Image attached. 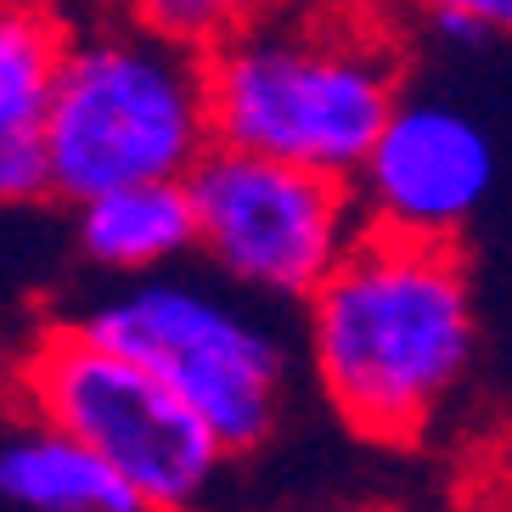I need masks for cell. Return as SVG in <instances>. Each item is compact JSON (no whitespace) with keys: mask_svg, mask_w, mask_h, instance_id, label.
Wrapping results in <instances>:
<instances>
[{"mask_svg":"<svg viewBox=\"0 0 512 512\" xmlns=\"http://www.w3.org/2000/svg\"><path fill=\"white\" fill-rule=\"evenodd\" d=\"M12 400L23 417H40L85 439L147 507H192L209 496L220 439L158 372L102 344L74 316L46 327L12 366Z\"/></svg>","mask_w":512,"mask_h":512,"instance_id":"5","label":"cell"},{"mask_svg":"<svg viewBox=\"0 0 512 512\" xmlns=\"http://www.w3.org/2000/svg\"><path fill=\"white\" fill-rule=\"evenodd\" d=\"M197 259L271 304H304L366 231L355 181L214 141L186 175Z\"/></svg>","mask_w":512,"mask_h":512,"instance_id":"6","label":"cell"},{"mask_svg":"<svg viewBox=\"0 0 512 512\" xmlns=\"http://www.w3.org/2000/svg\"><path fill=\"white\" fill-rule=\"evenodd\" d=\"M68 34L57 0H0V209L51 197L46 119Z\"/></svg>","mask_w":512,"mask_h":512,"instance_id":"8","label":"cell"},{"mask_svg":"<svg viewBox=\"0 0 512 512\" xmlns=\"http://www.w3.org/2000/svg\"><path fill=\"white\" fill-rule=\"evenodd\" d=\"M74 321L164 377L226 456H248L276 434L287 406V332L271 299L175 265L113 282Z\"/></svg>","mask_w":512,"mask_h":512,"instance_id":"4","label":"cell"},{"mask_svg":"<svg viewBox=\"0 0 512 512\" xmlns=\"http://www.w3.org/2000/svg\"><path fill=\"white\" fill-rule=\"evenodd\" d=\"M203 62L214 141L344 181L406 91V46L366 6H287Z\"/></svg>","mask_w":512,"mask_h":512,"instance_id":"2","label":"cell"},{"mask_svg":"<svg viewBox=\"0 0 512 512\" xmlns=\"http://www.w3.org/2000/svg\"><path fill=\"white\" fill-rule=\"evenodd\" d=\"M68 248L107 282L175 271L197 259V209L186 181H130L68 203Z\"/></svg>","mask_w":512,"mask_h":512,"instance_id":"9","label":"cell"},{"mask_svg":"<svg viewBox=\"0 0 512 512\" xmlns=\"http://www.w3.org/2000/svg\"><path fill=\"white\" fill-rule=\"evenodd\" d=\"M293 0H119L124 17H136L147 29H158L164 40H181V46L203 51L237 40L242 29H254L265 17L287 12Z\"/></svg>","mask_w":512,"mask_h":512,"instance_id":"11","label":"cell"},{"mask_svg":"<svg viewBox=\"0 0 512 512\" xmlns=\"http://www.w3.org/2000/svg\"><path fill=\"white\" fill-rule=\"evenodd\" d=\"M214 147L209 62L136 17L68 34L46 119L51 197L79 203L130 181H186Z\"/></svg>","mask_w":512,"mask_h":512,"instance_id":"3","label":"cell"},{"mask_svg":"<svg viewBox=\"0 0 512 512\" xmlns=\"http://www.w3.org/2000/svg\"><path fill=\"white\" fill-rule=\"evenodd\" d=\"M501 136L473 102L451 91H400L377 130L355 197L372 231L462 242L501 192Z\"/></svg>","mask_w":512,"mask_h":512,"instance_id":"7","label":"cell"},{"mask_svg":"<svg viewBox=\"0 0 512 512\" xmlns=\"http://www.w3.org/2000/svg\"><path fill=\"white\" fill-rule=\"evenodd\" d=\"M299 310L304 366L366 445H422L479 361V299L456 242L366 226Z\"/></svg>","mask_w":512,"mask_h":512,"instance_id":"1","label":"cell"},{"mask_svg":"<svg viewBox=\"0 0 512 512\" xmlns=\"http://www.w3.org/2000/svg\"><path fill=\"white\" fill-rule=\"evenodd\" d=\"M394 6L411 12L434 40H445L456 51L512 40V0H394Z\"/></svg>","mask_w":512,"mask_h":512,"instance_id":"12","label":"cell"},{"mask_svg":"<svg viewBox=\"0 0 512 512\" xmlns=\"http://www.w3.org/2000/svg\"><path fill=\"white\" fill-rule=\"evenodd\" d=\"M0 501L23 512H141L136 490L85 439L40 417L0 434Z\"/></svg>","mask_w":512,"mask_h":512,"instance_id":"10","label":"cell"}]
</instances>
